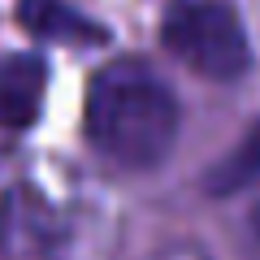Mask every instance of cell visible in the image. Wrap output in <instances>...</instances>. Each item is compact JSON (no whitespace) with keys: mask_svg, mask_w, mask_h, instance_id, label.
I'll use <instances>...</instances> for the list:
<instances>
[{"mask_svg":"<svg viewBox=\"0 0 260 260\" xmlns=\"http://www.w3.org/2000/svg\"><path fill=\"white\" fill-rule=\"evenodd\" d=\"M178 135V104L143 65H109L87 91V139L109 160L148 169L165 160Z\"/></svg>","mask_w":260,"mask_h":260,"instance_id":"6da1fadb","label":"cell"},{"mask_svg":"<svg viewBox=\"0 0 260 260\" xmlns=\"http://www.w3.org/2000/svg\"><path fill=\"white\" fill-rule=\"evenodd\" d=\"M165 48L195 74L230 83L247 70L251 52H247V35L234 9H225L221 0H186L174 5L160 26Z\"/></svg>","mask_w":260,"mask_h":260,"instance_id":"7a4b0ae2","label":"cell"},{"mask_svg":"<svg viewBox=\"0 0 260 260\" xmlns=\"http://www.w3.org/2000/svg\"><path fill=\"white\" fill-rule=\"evenodd\" d=\"M44 87H48V74L39 56H5L0 61V126L26 130L39 117Z\"/></svg>","mask_w":260,"mask_h":260,"instance_id":"3957f363","label":"cell"},{"mask_svg":"<svg viewBox=\"0 0 260 260\" xmlns=\"http://www.w3.org/2000/svg\"><path fill=\"white\" fill-rule=\"evenodd\" d=\"M18 18L44 39H70V44H91V39H100V26L78 18L74 9H65L61 0H22Z\"/></svg>","mask_w":260,"mask_h":260,"instance_id":"277c9868","label":"cell"},{"mask_svg":"<svg viewBox=\"0 0 260 260\" xmlns=\"http://www.w3.org/2000/svg\"><path fill=\"white\" fill-rule=\"evenodd\" d=\"M251 182H260V121L243 135V143L230 152V156L213 165L208 191L213 195H230V191H243V186H251Z\"/></svg>","mask_w":260,"mask_h":260,"instance_id":"5b68a950","label":"cell"},{"mask_svg":"<svg viewBox=\"0 0 260 260\" xmlns=\"http://www.w3.org/2000/svg\"><path fill=\"white\" fill-rule=\"evenodd\" d=\"M148 260H208L200 247H186V243H174V247H160V251H152Z\"/></svg>","mask_w":260,"mask_h":260,"instance_id":"8992f818","label":"cell"},{"mask_svg":"<svg viewBox=\"0 0 260 260\" xmlns=\"http://www.w3.org/2000/svg\"><path fill=\"white\" fill-rule=\"evenodd\" d=\"M247 239H251V247H256V256H260V208L247 217Z\"/></svg>","mask_w":260,"mask_h":260,"instance_id":"52a82bcc","label":"cell"}]
</instances>
